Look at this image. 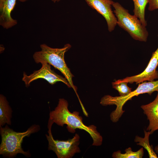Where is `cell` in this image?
Returning <instances> with one entry per match:
<instances>
[{
  "instance_id": "cell-1",
  "label": "cell",
  "mask_w": 158,
  "mask_h": 158,
  "mask_svg": "<svg viewBox=\"0 0 158 158\" xmlns=\"http://www.w3.org/2000/svg\"><path fill=\"white\" fill-rule=\"evenodd\" d=\"M68 105L66 100L63 98L59 99L56 107L50 111L49 119L59 126L63 127L64 124L66 125L68 130L71 133H75V130L77 129L84 130L92 137L93 145H101L103 138L97 130V127L93 125L88 126L85 125L82 117L79 115V112L75 111L71 112L68 109Z\"/></svg>"
},
{
  "instance_id": "cell-2",
  "label": "cell",
  "mask_w": 158,
  "mask_h": 158,
  "mask_svg": "<svg viewBox=\"0 0 158 158\" xmlns=\"http://www.w3.org/2000/svg\"><path fill=\"white\" fill-rule=\"evenodd\" d=\"M71 47L70 44H67L61 48H53L45 44H42L40 45L41 50L35 52L33 57L36 63L41 64L48 63L60 71L67 80L71 87L74 90L80 100L77 92V88L73 82L74 76L67 66L64 59L65 53Z\"/></svg>"
},
{
  "instance_id": "cell-3",
  "label": "cell",
  "mask_w": 158,
  "mask_h": 158,
  "mask_svg": "<svg viewBox=\"0 0 158 158\" xmlns=\"http://www.w3.org/2000/svg\"><path fill=\"white\" fill-rule=\"evenodd\" d=\"M0 133L1 142L0 145V154L3 157H13L18 154H22L27 157L31 154L29 150L25 151L21 144L25 137H29L40 130L38 125L33 124L23 132H16L10 128L7 125L4 127L0 126Z\"/></svg>"
},
{
  "instance_id": "cell-4",
  "label": "cell",
  "mask_w": 158,
  "mask_h": 158,
  "mask_svg": "<svg viewBox=\"0 0 158 158\" xmlns=\"http://www.w3.org/2000/svg\"><path fill=\"white\" fill-rule=\"evenodd\" d=\"M158 91V80L152 81H145L139 84L138 87L133 91L124 96L113 97L107 95L101 99L100 104L103 106L115 105V110L110 114L111 120L114 123L118 122L125 111L123 109V106L129 100L133 97L143 94L147 93L151 95L155 91Z\"/></svg>"
},
{
  "instance_id": "cell-5",
  "label": "cell",
  "mask_w": 158,
  "mask_h": 158,
  "mask_svg": "<svg viewBox=\"0 0 158 158\" xmlns=\"http://www.w3.org/2000/svg\"><path fill=\"white\" fill-rule=\"evenodd\" d=\"M112 6L117 19V25L127 32L134 40L147 41L148 32L135 16L130 14L128 11L118 2H114Z\"/></svg>"
},
{
  "instance_id": "cell-6",
  "label": "cell",
  "mask_w": 158,
  "mask_h": 158,
  "mask_svg": "<svg viewBox=\"0 0 158 158\" xmlns=\"http://www.w3.org/2000/svg\"><path fill=\"white\" fill-rule=\"evenodd\" d=\"M54 122L49 119L48 124V135L46 134L48 142V149L52 150L58 158H71L80 150L79 147L80 137L76 133L72 139L66 140H55L51 132V128Z\"/></svg>"
},
{
  "instance_id": "cell-7",
  "label": "cell",
  "mask_w": 158,
  "mask_h": 158,
  "mask_svg": "<svg viewBox=\"0 0 158 158\" xmlns=\"http://www.w3.org/2000/svg\"><path fill=\"white\" fill-rule=\"evenodd\" d=\"M39 70L35 71L33 72L28 75L24 72L22 80L26 87L30 85V83L33 81L40 78L44 79L49 84L53 85L56 82H61L63 83L68 87L71 88L68 80L65 77H63L56 73L52 70L51 65L48 63H44Z\"/></svg>"
},
{
  "instance_id": "cell-8",
  "label": "cell",
  "mask_w": 158,
  "mask_h": 158,
  "mask_svg": "<svg viewBox=\"0 0 158 158\" xmlns=\"http://www.w3.org/2000/svg\"><path fill=\"white\" fill-rule=\"evenodd\" d=\"M158 66V47L153 52L148 64L145 70L137 75L118 80L116 83L125 82L132 84L135 83L136 84L145 81H152L158 79V71L157 68Z\"/></svg>"
},
{
  "instance_id": "cell-9",
  "label": "cell",
  "mask_w": 158,
  "mask_h": 158,
  "mask_svg": "<svg viewBox=\"0 0 158 158\" xmlns=\"http://www.w3.org/2000/svg\"><path fill=\"white\" fill-rule=\"evenodd\" d=\"M87 4L95 10L105 19L109 32L113 31L117 25L116 18L113 13L111 6L112 0H85Z\"/></svg>"
},
{
  "instance_id": "cell-10",
  "label": "cell",
  "mask_w": 158,
  "mask_h": 158,
  "mask_svg": "<svg viewBox=\"0 0 158 158\" xmlns=\"http://www.w3.org/2000/svg\"><path fill=\"white\" fill-rule=\"evenodd\" d=\"M16 0H0V25L8 29L17 23V20L11 16V12L16 4Z\"/></svg>"
},
{
  "instance_id": "cell-11",
  "label": "cell",
  "mask_w": 158,
  "mask_h": 158,
  "mask_svg": "<svg viewBox=\"0 0 158 158\" xmlns=\"http://www.w3.org/2000/svg\"><path fill=\"white\" fill-rule=\"evenodd\" d=\"M157 92L156 97L152 102L141 106L149 120L147 130L150 131L151 134L158 130V91Z\"/></svg>"
},
{
  "instance_id": "cell-12",
  "label": "cell",
  "mask_w": 158,
  "mask_h": 158,
  "mask_svg": "<svg viewBox=\"0 0 158 158\" xmlns=\"http://www.w3.org/2000/svg\"><path fill=\"white\" fill-rule=\"evenodd\" d=\"M13 111L6 98L0 95V127L6 124L11 125Z\"/></svg>"
},
{
  "instance_id": "cell-13",
  "label": "cell",
  "mask_w": 158,
  "mask_h": 158,
  "mask_svg": "<svg viewBox=\"0 0 158 158\" xmlns=\"http://www.w3.org/2000/svg\"><path fill=\"white\" fill-rule=\"evenodd\" d=\"M132 0L134 4V15L139 19L142 25L146 27L147 23L145 18V11L149 0Z\"/></svg>"
},
{
  "instance_id": "cell-14",
  "label": "cell",
  "mask_w": 158,
  "mask_h": 158,
  "mask_svg": "<svg viewBox=\"0 0 158 158\" xmlns=\"http://www.w3.org/2000/svg\"><path fill=\"white\" fill-rule=\"evenodd\" d=\"M144 138L136 136L134 141L137 143V145L142 146L147 150L149 158H158L156 153L154 150L152 146L150 145L149 143V138L151 134L150 132L144 130Z\"/></svg>"
},
{
  "instance_id": "cell-15",
  "label": "cell",
  "mask_w": 158,
  "mask_h": 158,
  "mask_svg": "<svg viewBox=\"0 0 158 158\" xmlns=\"http://www.w3.org/2000/svg\"><path fill=\"white\" fill-rule=\"evenodd\" d=\"M125 153H122L120 150L114 152L112 157L114 158H142L144 155L143 148L136 151H133L131 147L126 148Z\"/></svg>"
},
{
  "instance_id": "cell-16",
  "label": "cell",
  "mask_w": 158,
  "mask_h": 158,
  "mask_svg": "<svg viewBox=\"0 0 158 158\" xmlns=\"http://www.w3.org/2000/svg\"><path fill=\"white\" fill-rule=\"evenodd\" d=\"M128 83L125 82L116 83L115 81L112 83L113 88L117 90L120 96H124L131 91L132 88L127 85Z\"/></svg>"
},
{
  "instance_id": "cell-17",
  "label": "cell",
  "mask_w": 158,
  "mask_h": 158,
  "mask_svg": "<svg viewBox=\"0 0 158 158\" xmlns=\"http://www.w3.org/2000/svg\"><path fill=\"white\" fill-rule=\"evenodd\" d=\"M148 9L150 11L158 9V0H149Z\"/></svg>"
},
{
  "instance_id": "cell-18",
  "label": "cell",
  "mask_w": 158,
  "mask_h": 158,
  "mask_svg": "<svg viewBox=\"0 0 158 158\" xmlns=\"http://www.w3.org/2000/svg\"><path fill=\"white\" fill-rule=\"evenodd\" d=\"M155 152L158 154V145L156 146L154 148Z\"/></svg>"
},
{
  "instance_id": "cell-19",
  "label": "cell",
  "mask_w": 158,
  "mask_h": 158,
  "mask_svg": "<svg viewBox=\"0 0 158 158\" xmlns=\"http://www.w3.org/2000/svg\"><path fill=\"white\" fill-rule=\"evenodd\" d=\"M54 3H56V2H58L60 0H51Z\"/></svg>"
},
{
  "instance_id": "cell-20",
  "label": "cell",
  "mask_w": 158,
  "mask_h": 158,
  "mask_svg": "<svg viewBox=\"0 0 158 158\" xmlns=\"http://www.w3.org/2000/svg\"><path fill=\"white\" fill-rule=\"evenodd\" d=\"M19 1H20V2H25L27 1H28V0H18Z\"/></svg>"
}]
</instances>
